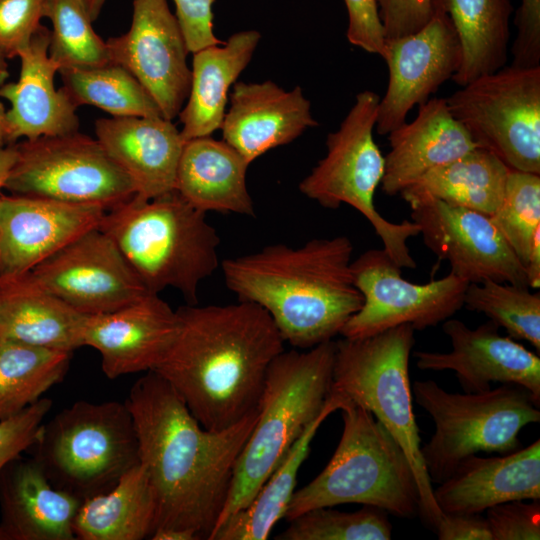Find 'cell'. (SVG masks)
I'll use <instances>...</instances> for the list:
<instances>
[{"label":"cell","mask_w":540,"mask_h":540,"mask_svg":"<svg viewBox=\"0 0 540 540\" xmlns=\"http://www.w3.org/2000/svg\"><path fill=\"white\" fill-rule=\"evenodd\" d=\"M125 402L135 423L139 461L154 493V531H188L209 540L258 408L226 429H205L154 371L136 380Z\"/></svg>","instance_id":"cell-1"},{"label":"cell","mask_w":540,"mask_h":540,"mask_svg":"<svg viewBox=\"0 0 540 540\" xmlns=\"http://www.w3.org/2000/svg\"><path fill=\"white\" fill-rule=\"evenodd\" d=\"M153 370L176 391L205 429L231 427L258 408L267 372L284 349L269 314L257 304H188Z\"/></svg>","instance_id":"cell-2"},{"label":"cell","mask_w":540,"mask_h":540,"mask_svg":"<svg viewBox=\"0 0 540 540\" xmlns=\"http://www.w3.org/2000/svg\"><path fill=\"white\" fill-rule=\"evenodd\" d=\"M353 250L345 235L314 238L299 247L268 245L225 259L221 268L239 300L263 308L284 342L304 350L333 340L363 304Z\"/></svg>","instance_id":"cell-3"},{"label":"cell","mask_w":540,"mask_h":540,"mask_svg":"<svg viewBox=\"0 0 540 540\" xmlns=\"http://www.w3.org/2000/svg\"><path fill=\"white\" fill-rule=\"evenodd\" d=\"M98 227L149 293L174 288L196 304L200 284L219 267L216 229L175 190L149 200L133 198L105 212Z\"/></svg>","instance_id":"cell-4"},{"label":"cell","mask_w":540,"mask_h":540,"mask_svg":"<svg viewBox=\"0 0 540 540\" xmlns=\"http://www.w3.org/2000/svg\"><path fill=\"white\" fill-rule=\"evenodd\" d=\"M334 354L335 341L330 340L302 351L284 350L273 360L255 425L236 462L225 506L211 536L250 503L320 414L331 393Z\"/></svg>","instance_id":"cell-5"},{"label":"cell","mask_w":540,"mask_h":540,"mask_svg":"<svg viewBox=\"0 0 540 540\" xmlns=\"http://www.w3.org/2000/svg\"><path fill=\"white\" fill-rule=\"evenodd\" d=\"M340 411L343 430L335 452L311 482L295 490L284 519L347 503L415 516L419 491L403 449L368 410L346 399Z\"/></svg>","instance_id":"cell-6"},{"label":"cell","mask_w":540,"mask_h":540,"mask_svg":"<svg viewBox=\"0 0 540 540\" xmlns=\"http://www.w3.org/2000/svg\"><path fill=\"white\" fill-rule=\"evenodd\" d=\"M414 332L402 324L369 337L335 341L331 390L371 412L403 449L416 479L419 513L434 529L443 513L433 496L413 413L409 358Z\"/></svg>","instance_id":"cell-7"},{"label":"cell","mask_w":540,"mask_h":540,"mask_svg":"<svg viewBox=\"0 0 540 540\" xmlns=\"http://www.w3.org/2000/svg\"><path fill=\"white\" fill-rule=\"evenodd\" d=\"M29 450L55 488L82 501L107 492L140 463L125 401L74 402L43 422Z\"/></svg>","instance_id":"cell-8"},{"label":"cell","mask_w":540,"mask_h":540,"mask_svg":"<svg viewBox=\"0 0 540 540\" xmlns=\"http://www.w3.org/2000/svg\"><path fill=\"white\" fill-rule=\"evenodd\" d=\"M413 400L435 424L421 447L431 483L447 479L461 461L478 452L507 454L520 446L523 427L540 422V403L523 387L501 384L482 392L451 393L435 381L413 383Z\"/></svg>","instance_id":"cell-9"},{"label":"cell","mask_w":540,"mask_h":540,"mask_svg":"<svg viewBox=\"0 0 540 540\" xmlns=\"http://www.w3.org/2000/svg\"><path fill=\"white\" fill-rule=\"evenodd\" d=\"M379 101V95L370 90L356 95L339 128L327 135L325 156L299 183V190L324 208L346 204L356 209L371 224L391 259L401 268L414 269L408 240L419 235V226L413 221L387 220L374 203L385 164L373 137Z\"/></svg>","instance_id":"cell-10"},{"label":"cell","mask_w":540,"mask_h":540,"mask_svg":"<svg viewBox=\"0 0 540 540\" xmlns=\"http://www.w3.org/2000/svg\"><path fill=\"white\" fill-rule=\"evenodd\" d=\"M4 188L15 195L93 206L105 212L136 196L129 176L97 139L78 131L23 140Z\"/></svg>","instance_id":"cell-11"},{"label":"cell","mask_w":540,"mask_h":540,"mask_svg":"<svg viewBox=\"0 0 540 540\" xmlns=\"http://www.w3.org/2000/svg\"><path fill=\"white\" fill-rule=\"evenodd\" d=\"M446 102L478 146L510 169L540 174V66H504L461 86Z\"/></svg>","instance_id":"cell-12"},{"label":"cell","mask_w":540,"mask_h":540,"mask_svg":"<svg viewBox=\"0 0 540 540\" xmlns=\"http://www.w3.org/2000/svg\"><path fill=\"white\" fill-rule=\"evenodd\" d=\"M351 271L363 304L340 332L348 339L369 337L402 324L415 330L434 327L464 306L469 284L451 272L425 284L412 283L384 249L363 252L352 260Z\"/></svg>","instance_id":"cell-13"},{"label":"cell","mask_w":540,"mask_h":540,"mask_svg":"<svg viewBox=\"0 0 540 540\" xmlns=\"http://www.w3.org/2000/svg\"><path fill=\"white\" fill-rule=\"evenodd\" d=\"M29 272L39 285L87 316L118 310L149 293L99 227L79 235Z\"/></svg>","instance_id":"cell-14"},{"label":"cell","mask_w":540,"mask_h":540,"mask_svg":"<svg viewBox=\"0 0 540 540\" xmlns=\"http://www.w3.org/2000/svg\"><path fill=\"white\" fill-rule=\"evenodd\" d=\"M129 30L106 41L110 63L127 69L164 118L173 120L187 100L191 69L184 35L167 0H132Z\"/></svg>","instance_id":"cell-15"},{"label":"cell","mask_w":540,"mask_h":540,"mask_svg":"<svg viewBox=\"0 0 540 540\" xmlns=\"http://www.w3.org/2000/svg\"><path fill=\"white\" fill-rule=\"evenodd\" d=\"M425 246L468 283L527 286L525 269L490 216L431 197L407 202Z\"/></svg>","instance_id":"cell-16"},{"label":"cell","mask_w":540,"mask_h":540,"mask_svg":"<svg viewBox=\"0 0 540 540\" xmlns=\"http://www.w3.org/2000/svg\"><path fill=\"white\" fill-rule=\"evenodd\" d=\"M382 58L389 78L379 101L375 130L379 135H388L406 122L416 105L428 101L444 82L452 79L461 65L460 41L440 0L421 29L385 39Z\"/></svg>","instance_id":"cell-17"},{"label":"cell","mask_w":540,"mask_h":540,"mask_svg":"<svg viewBox=\"0 0 540 540\" xmlns=\"http://www.w3.org/2000/svg\"><path fill=\"white\" fill-rule=\"evenodd\" d=\"M443 331L450 338V352L417 351L420 370H451L465 392H482L492 383L526 389L540 403V358L489 320L475 329L458 319H447Z\"/></svg>","instance_id":"cell-18"},{"label":"cell","mask_w":540,"mask_h":540,"mask_svg":"<svg viewBox=\"0 0 540 540\" xmlns=\"http://www.w3.org/2000/svg\"><path fill=\"white\" fill-rule=\"evenodd\" d=\"M105 211L56 200L0 195V277L29 272L86 231Z\"/></svg>","instance_id":"cell-19"},{"label":"cell","mask_w":540,"mask_h":540,"mask_svg":"<svg viewBox=\"0 0 540 540\" xmlns=\"http://www.w3.org/2000/svg\"><path fill=\"white\" fill-rule=\"evenodd\" d=\"M178 329V316L159 294L148 293L118 310L87 316L83 346L101 356L109 379L153 371L169 351Z\"/></svg>","instance_id":"cell-20"},{"label":"cell","mask_w":540,"mask_h":540,"mask_svg":"<svg viewBox=\"0 0 540 540\" xmlns=\"http://www.w3.org/2000/svg\"><path fill=\"white\" fill-rule=\"evenodd\" d=\"M221 131L223 140L249 163L318 126L301 87L287 91L273 81H238L228 96Z\"/></svg>","instance_id":"cell-21"},{"label":"cell","mask_w":540,"mask_h":540,"mask_svg":"<svg viewBox=\"0 0 540 540\" xmlns=\"http://www.w3.org/2000/svg\"><path fill=\"white\" fill-rule=\"evenodd\" d=\"M50 30L41 25L18 55L20 74L16 82L0 87L6 110L7 140H30L78 131L77 108L62 88L54 85L58 66L49 57Z\"/></svg>","instance_id":"cell-22"},{"label":"cell","mask_w":540,"mask_h":540,"mask_svg":"<svg viewBox=\"0 0 540 540\" xmlns=\"http://www.w3.org/2000/svg\"><path fill=\"white\" fill-rule=\"evenodd\" d=\"M96 139L132 180L139 200L175 190L185 140L164 117H110L95 122Z\"/></svg>","instance_id":"cell-23"},{"label":"cell","mask_w":540,"mask_h":540,"mask_svg":"<svg viewBox=\"0 0 540 540\" xmlns=\"http://www.w3.org/2000/svg\"><path fill=\"white\" fill-rule=\"evenodd\" d=\"M442 513L481 514L501 503L540 500V440L493 457L472 455L433 489Z\"/></svg>","instance_id":"cell-24"},{"label":"cell","mask_w":540,"mask_h":540,"mask_svg":"<svg viewBox=\"0 0 540 540\" xmlns=\"http://www.w3.org/2000/svg\"><path fill=\"white\" fill-rule=\"evenodd\" d=\"M418 107L413 121L388 134L390 150L384 156L381 188L389 196L478 147L453 117L445 98H432Z\"/></svg>","instance_id":"cell-25"},{"label":"cell","mask_w":540,"mask_h":540,"mask_svg":"<svg viewBox=\"0 0 540 540\" xmlns=\"http://www.w3.org/2000/svg\"><path fill=\"white\" fill-rule=\"evenodd\" d=\"M81 503L55 488L32 457L19 456L0 472V529L6 540H74Z\"/></svg>","instance_id":"cell-26"},{"label":"cell","mask_w":540,"mask_h":540,"mask_svg":"<svg viewBox=\"0 0 540 540\" xmlns=\"http://www.w3.org/2000/svg\"><path fill=\"white\" fill-rule=\"evenodd\" d=\"M84 315L39 285L30 272L0 277V338L73 353Z\"/></svg>","instance_id":"cell-27"},{"label":"cell","mask_w":540,"mask_h":540,"mask_svg":"<svg viewBox=\"0 0 540 540\" xmlns=\"http://www.w3.org/2000/svg\"><path fill=\"white\" fill-rule=\"evenodd\" d=\"M250 163L224 140L210 136L185 141L179 160L175 191L194 208L254 216L247 188Z\"/></svg>","instance_id":"cell-28"},{"label":"cell","mask_w":540,"mask_h":540,"mask_svg":"<svg viewBox=\"0 0 540 540\" xmlns=\"http://www.w3.org/2000/svg\"><path fill=\"white\" fill-rule=\"evenodd\" d=\"M260 38L258 31L244 30L193 53L190 90L178 115L185 141L220 129L230 87L248 66Z\"/></svg>","instance_id":"cell-29"},{"label":"cell","mask_w":540,"mask_h":540,"mask_svg":"<svg viewBox=\"0 0 540 540\" xmlns=\"http://www.w3.org/2000/svg\"><path fill=\"white\" fill-rule=\"evenodd\" d=\"M345 401L346 398L331 390L320 414L303 430L250 503L229 517L210 540H266L269 537L276 523L285 516L296 490L299 469L319 427L330 414L340 410Z\"/></svg>","instance_id":"cell-30"},{"label":"cell","mask_w":540,"mask_h":540,"mask_svg":"<svg viewBox=\"0 0 540 540\" xmlns=\"http://www.w3.org/2000/svg\"><path fill=\"white\" fill-rule=\"evenodd\" d=\"M156 502L147 472L138 464L105 493L82 501L73 521L78 540L150 539Z\"/></svg>","instance_id":"cell-31"},{"label":"cell","mask_w":540,"mask_h":540,"mask_svg":"<svg viewBox=\"0 0 540 540\" xmlns=\"http://www.w3.org/2000/svg\"><path fill=\"white\" fill-rule=\"evenodd\" d=\"M509 171L494 153L478 146L429 171L400 195L406 202L431 197L492 216L502 202Z\"/></svg>","instance_id":"cell-32"},{"label":"cell","mask_w":540,"mask_h":540,"mask_svg":"<svg viewBox=\"0 0 540 540\" xmlns=\"http://www.w3.org/2000/svg\"><path fill=\"white\" fill-rule=\"evenodd\" d=\"M458 35L462 61L452 80L460 87L506 66L510 0H440Z\"/></svg>","instance_id":"cell-33"},{"label":"cell","mask_w":540,"mask_h":540,"mask_svg":"<svg viewBox=\"0 0 540 540\" xmlns=\"http://www.w3.org/2000/svg\"><path fill=\"white\" fill-rule=\"evenodd\" d=\"M72 353L0 338V420L43 397L68 372Z\"/></svg>","instance_id":"cell-34"},{"label":"cell","mask_w":540,"mask_h":540,"mask_svg":"<svg viewBox=\"0 0 540 540\" xmlns=\"http://www.w3.org/2000/svg\"><path fill=\"white\" fill-rule=\"evenodd\" d=\"M62 89L78 108L92 105L112 117H163L141 83L124 67L108 63L88 69H61Z\"/></svg>","instance_id":"cell-35"},{"label":"cell","mask_w":540,"mask_h":540,"mask_svg":"<svg viewBox=\"0 0 540 540\" xmlns=\"http://www.w3.org/2000/svg\"><path fill=\"white\" fill-rule=\"evenodd\" d=\"M464 306L483 313L514 340H525L540 352V293L529 287L485 280L469 283Z\"/></svg>","instance_id":"cell-36"},{"label":"cell","mask_w":540,"mask_h":540,"mask_svg":"<svg viewBox=\"0 0 540 540\" xmlns=\"http://www.w3.org/2000/svg\"><path fill=\"white\" fill-rule=\"evenodd\" d=\"M49 57L61 69H88L110 63L108 48L92 26L81 0H47Z\"/></svg>","instance_id":"cell-37"},{"label":"cell","mask_w":540,"mask_h":540,"mask_svg":"<svg viewBox=\"0 0 540 540\" xmlns=\"http://www.w3.org/2000/svg\"><path fill=\"white\" fill-rule=\"evenodd\" d=\"M277 540H389L392 525L388 513L363 505L355 512L322 507L304 512L288 521Z\"/></svg>","instance_id":"cell-38"},{"label":"cell","mask_w":540,"mask_h":540,"mask_svg":"<svg viewBox=\"0 0 540 540\" xmlns=\"http://www.w3.org/2000/svg\"><path fill=\"white\" fill-rule=\"evenodd\" d=\"M490 218L525 267L540 230V174L510 169L502 202Z\"/></svg>","instance_id":"cell-39"},{"label":"cell","mask_w":540,"mask_h":540,"mask_svg":"<svg viewBox=\"0 0 540 540\" xmlns=\"http://www.w3.org/2000/svg\"><path fill=\"white\" fill-rule=\"evenodd\" d=\"M47 0H0V49L9 58L28 46L46 17Z\"/></svg>","instance_id":"cell-40"},{"label":"cell","mask_w":540,"mask_h":540,"mask_svg":"<svg viewBox=\"0 0 540 540\" xmlns=\"http://www.w3.org/2000/svg\"><path fill=\"white\" fill-rule=\"evenodd\" d=\"M52 400L40 398L20 413L0 420V472L34 444Z\"/></svg>","instance_id":"cell-41"},{"label":"cell","mask_w":540,"mask_h":540,"mask_svg":"<svg viewBox=\"0 0 540 540\" xmlns=\"http://www.w3.org/2000/svg\"><path fill=\"white\" fill-rule=\"evenodd\" d=\"M514 500L486 510L492 540H539L540 500Z\"/></svg>","instance_id":"cell-42"},{"label":"cell","mask_w":540,"mask_h":540,"mask_svg":"<svg viewBox=\"0 0 540 540\" xmlns=\"http://www.w3.org/2000/svg\"><path fill=\"white\" fill-rule=\"evenodd\" d=\"M348 12V41L383 57L385 36L377 0H344Z\"/></svg>","instance_id":"cell-43"},{"label":"cell","mask_w":540,"mask_h":540,"mask_svg":"<svg viewBox=\"0 0 540 540\" xmlns=\"http://www.w3.org/2000/svg\"><path fill=\"white\" fill-rule=\"evenodd\" d=\"M385 39L412 34L432 17L437 0H377Z\"/></svg>","instance_id":"cell-44"},{"label":"cell","mask_w":540,"mask_h":540,"mask_svg":"<svg viewBox=\"0 0 540 540\" xmlns=\"http://www.w3.org/2000/svg\"><path fill=\"white\" fill-rule=\"evenodd\" d=\"M176 18L184 35L189 53L204 47L221 44L213 31L215 0H173Z\"/></svg>","instance_id":"cell-45"},{"label":"cell","mask_w":540,"mask_h":540,"mask_svg":"<svg viewBox=\"0 0 540 540\" xmlns=\"http://www.w3.org/2000/svg\"><path fill=\"white\" fill-rule=\"evenodd\" d=\"M514 24L517 33L511 47V65L540 66V0H521Z\"/></svg>","instance_id":"cell-46"},{"label":"cell","mask_w":540,"mask_h":540,"mask_svg":"<svg viewBox=\"0 0 540 540\" xmlns=\"http://www.w3.org/2000/svg\"><path fill=\"white\" fill-rule=\"evenodd\" d=\"M434 531L439 540H492L488 522L481 514L443 513Z\"/></svg>","instance_id":"cell-47"},{"label":"cell","mask_w":540,"mask_h":540,"mask_svg":"<svg viewBox=\"0 0 540 540\" xmlns=\"http://www.w3.org/2000/svg\"><path fill=\"white\" fill-rule=\"evenodd\" d=\"M525 274L529 288L539 289L540 287V230H538L532 240L529 256L525 264Z\"/></svg>","instance_id":"cell-48"},{"label":"cell","mask_w":540,"mask_h":540,"mask_svg":"<svg viewBox=\"0 0 540 540\" xmlns=\"http://www.w3.org/2000/svg\"><path fill=\"white\" fill-rule=\"evenodd\" d=\"M16 155L15 144L0 146V191L5 186V182L16 160Z\"/></svg>","instance_id":"cell-49"},{"label":"cell","mask_w":540,"mask_h":540,"mask_svg":"<svg viewBox=\"0 0 540 540\" xmlns=\"http://www.w3.org/2000/svg\"><path fill=\"white\" fill-rule=\"evenodd\" d=\"M150 539L152 540H198L197 536L188 531L157 529Z\"/></svg>","instance_id":"cell-50"},{"label":"cell","mask_w":540,"mask_h":540,"mask_svg":"<svg viewBox=\"0 0 540 540\" xmlns=\"http://www.w3.org/2000/svg\"><path fill=\"white\" fill-rule=\"evenodd\" d=\"M106 0H81L92 21H95L105 4Z\"/></svg>","instance_id":"cell-51"},{"label":"cell","mask_w":540,"mask_h":540,"mask_svg":"<svg viewBox=\"0 0 540 540\" xmlns=\"http://www.w3.org/2000/svg\"><path fill=\"white\" fill-rule=\"evenodd\" d=\"M6 143H8L6 131V109L0 100V146L5 145Z\"/></svg>","instance_id":"cell-52"},{"label":"cell","mask_w":540,"mask_h":540,"mask_svg":"<svg viewBox=\"0 0 540 540\" xmlns=\"http://www.w3.org/2000/svg\"><path fill=\"white\" fill-rule=\"evenodd\" d=\"M8 64H7V57L4 55L2 50L0 49V87L5 84L7 78H8Z\"/></svg>","instance_id":"cell-53"},{"label":"cell","mask_w":540,"mask_h":540,"mask_svg":"<svg viewBox=\"0 0 540 540\" xmlns=\"http://www.w3.org/2000/svg\"><path fill=\"white\" fill-rule=\"evenodd\" d=\"M0 540H6V537L1 529H0Z\"/></svg>","instance_id":"cell-54"}]
</instances>
